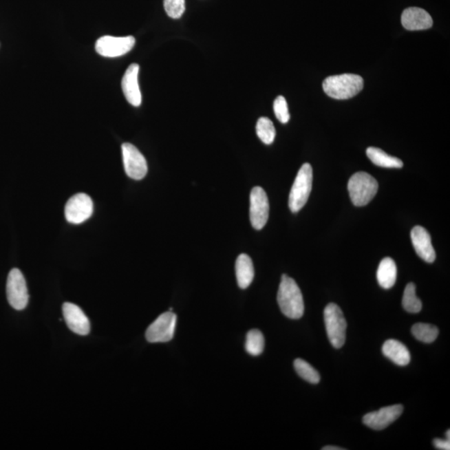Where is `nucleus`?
Instances as JSON below:
<instances>
[{
    "mask_svg": "<svg viewBox=\"0 0 450 450\" xmlns=\"http://www.w3.org/2000/svg\"><path fill=\"white\" fill-rule=\"evenodd\" d=\"M277 300L280 310L286 317L299 319L305 313V303L297 283L289 276L283 275Z\"/></svg>",
    "mask_w": 450,
    "mask_h": 450,
    "instance_id": "1",
    "label": "nucleus"
},
{
    "mask_svg": "<svg viewBox=\"0 0 450 450\" xmlns=\"http://www.w3.org/2000/svg\"><path fill=\"white\" fill-rule=\"evenodd\" d=\"M364 88V80L353 74L334 75L323 83V92L335 100H348L357 96Z\"/></svg>",
    "mask_w": 450,
    "mask_h": 450,
    "instance_id": "2",
    "label": "nucleus"
},
{
    "mask_svg": "<svg viewBox=\"0 0 450 450\" xmlns=\"http://www.w3.org/2000/svg\"><path fill=\"white\" fill-rule=\"evenodd\" d=\"M348 189L351 201L355 206H365L376 195L378 184L369 173L358 172L351 176Z\"/></svg>",
    "mask_w": 450,
    "mask_h": 450,
    "instance_id": "3",
    "label": "nucleus"
},
{
    "mask_svg": "<svg viewBox=\"0 0 450 450\" xmlns=\"http://www.w3.org/2000/svg\"><path fill=\"white\" fill-rule=\"evenodd\" d=\"M313 183V169L310 164H303L292 186L289 197V207L292 212H299L307 203Z\"/></svg>",
    "mask_w": 450,
    "mask_h": 450,
    "instance_id": "4",
    "label": "nucleus"
},
{
    "mask_svg": "<svg viewBox=\"0 0 450 450\" xmlns=\"http://www.w3.org/2000/svg\"><path fill=\"white\" fill-rule=\"evenodd\" d=\"M328 338L335 349H341L346 339L347 322L336 303H330L323 312Z\"/></svg>",
    "mask_w": 450,
    "mask_h": 450,
    "instance_id": "5",
    "label": "nucleus"
},
{
    "mask_svg": "<svg viewBox=\"0 0 450 450\" xmlns=\"http://www.w3.org/2000/svg\"><path fill=\"white\" fill-rule=\"evenodd\" d=\"M6 293L8 301L14 310L25 309L29 302V293L25 279L18 268H13L8 276Z\"/></svg>",
    "mask_w": 450,
    "mask_h": 450,
    "instance_id": "6",
    "label": "nucleus"
},
{
    "mask_svg": "<svg viewBox=\"0 0 450 450\" xmlns=\"http://www.w3.org/2000/svg\"><path fill=\"white\" fill-rule=\"evenodd\" d=\"M177 317L173 312L162 314L151 323L146 331V339L150 343H165L171 341L175 334Z\"/></svg>",
    "mask_w": 450,
    "mask_h": 450,
    "instance_id": "7",
    "label": "nucleus"
},
{
    "mask_svg": "<svg viewBox=\"0 0 450 450\" xmlns=\"http://www.w3.org/2000/svg\"><path fill=\"white\" fill-rule=\"evenodd\" d=\"M93 211L92 198L86 193H77L71 197L65 205V218L71 224H80L92 217Z\"/></svg>",
    "mask_w": 450,
    "mask_h": 450,
    "instance_id": "8",
    "label": "nucleus"
},
{
    "mask_svg": "<svg viewBox=\"0 0 450 450\" xmlns=\"http://www.w3.org/2000/svg\"><path fill=\"white\" fill-rule=\"evenodd\" d=\"M134 45L136 39L133 36L114 37L105 35L98 39L96 50L101 56L116 58L129 53Z\"/></svg>",
    "mask_w": 450,
    "mask_h": 450,
    "instance_id": "9",
    "label": "nucleus"
},
{
    "mask_svg": "<svg viewBox=\"0 0 450 450\" xmlns=\"http://www.w3.org/2000/svg\"><path fill=\"white\" fill-rule=\"evenodd\" d=\"M126 175L133 180H140L147 175L148 164L145 158L136 146L125 143L122 145Z\"/></svg>",
    "mask_w": 450,
    "mask_h": 450,
    "instance_id": "10",
    "label": "nucleus"
},
{
    "mask_svg": "<svg viewBox=\"0 0 450 450\" xmlns=\"http://www.w3.org/2000/svg\"><path fill=\"white\" fill-rule=\"evenodd\" d=\"M270 213V204L266 191L261 187H255L250 193V222L255 230L266 226Z\"/></svg>",
    "mask_w": 450,
    "mask_h": 450,
    "instance_id": "11",
    "label": "nucleus"
},
{
    "mask_svg": "<svg viewBox=\"0 0 450 450\" xmlns=\"http://www.w3.org/2000/svg\"><path fill=\"white\" fill-rule=\"evenodd\" d=\"M403 411H404V407L401 405L388 406V407L382 408L378 411L365 414L363 417V423L367 427L374 430L385 429L398 420L401 416Z\"/></svg>",
    "mask_w": 450,
    "mask_h": 450,
    "instance_id": "12",
    "label": "nucleus"
},
{
    "mask_svg": "<svg viewBox=\"0 0 450 450\" xmlns=\"http://www.w3.org/2000/svg\"><path fill=\"white\" fill-rule=\"evenodd\" d=\"M63 314L66 325L74 333L87 335L90 332V323L84 311L74 303H65L63 306Z\"/></svg>",
    "mask_w": 450,
    "mask_h": 450,
    "instance_id": "13",
    "label": "nucleus"
},
{
    "mask_svg": "<svg viewBox=\"0 0 450 450\" xmlns=\"http://www.w3.org/2000/svg\"><path fill=\"white\" fill-rule=\"evenodd\" d=\"M140 66L137 64L129 65L122 80V89L126 100L134 107H139L142 103V96L139 86Z\"/></svg>",
    "mask_w": 450,
    "mask_h": 450,
    "instance_id": "14",
    "label": "nucleus"
},
{
    "mask_svg": "<svg viewBox=\"0 0 450 450\" xmlns=\"http://www.w3.org/2000/svg\"><path fill=\"white\" fill-rule=\"evenodd\" d=\"M402 25L410 31L425 30L433 25V19L427 11L420 8H408L403 12Z\"/></svg>",
    "mask_w": 450,
    "mask_h": 450,
    "instance_id": "15",
    "label": "nucleus"
},
{
    "mask_svg": "<svg viewBox=\"0 0 450 450\" xmlns=\"http://www.w3.org/2000/svg\"><path fill=\"white\" fill-rule=\"evenodd\" d=\"M411 240L417 255L427 263L436 260V251L432 246L431 236L424 227L416 226L411 231Z\"/></svg>",
    "mask_w": 450,
    "mask_h": 450,
    "instance_id": "16",
    "label": "nucleus"
},
{
    "mask_svg": "<svg viewBox=\"0 0 450 450\" xmlns=\"http://www.w3.org/2000/svg\"><path fill=\"white\" fill-rule=\"evenodd\" d=\"M382 352L394 364L400 366L408 365L411 359L407 347L396 339L387 341L382 347Z\"/></svg>",
    "mask_w": 450,
    "mask_h": 450,
    "instance_id": "17",
    "label": "nucleus"
},
{
    "mask_svg": "<svg viewBox=\"0 0 450 450\" xmlns=\"http://www.w3.org/2000/svg\"><path fill=\"white\" fill-rule=\"evenodd\" d=\"M235 273L237 282L242 289H247L255 277L254 266L250 256L242 254L236 260Z\"/></svg>",
    "mask_w": 450,
    "mask_h": 450,
    "instance_id": "18",
    "label": "nucleus"
},
{
    "mask_svg": "<svg viewBox=\"0 0 450 450\" xmlns=\"http://www.w3.org/2000/svg\"><path fill=\"white\" fill-rule=\"evenodd\" d=\"M397 279V266L392 258H385L378 266L377 279L378 284L388 290L394 286Z\"/></svg>",
    "mask_w": 450,
    "mask_h": 450,
    "instance_id": "19",
    "label": "nucleus"
},
{
    "mask_svg": "<svg viewBox=\"0 0 450 450\" xmlns=\"http://www.w3.org/2000/svg\"><path fill=\"white\" fill-rule=\"evenodd\" d=\"M366 155L369 159L377 167L390 169H400L403 167V162L396 157L387 155L382 149L374 147H369L366 150Z\"/></svg>",
    "mask_w": 450,
    "mask_h": 450,
    "instance_id": "20",
    "label": "nucleus"
},
{
    "mask_svg": "<svg viewBox=\"0 0 450 450\" xmlns=\"http://www.w3.org/2000/svg\"><path fill=\"white\" fill-rule=\"evenodd\" d=\"M402 305L409 313L417 314L421 311V300L416 296V287L414 283H409L406 286L403 295Z\"/></svg>",
    "mask_w": 450,
    "mask_h": 450,
    "instance_id": "21",
    "label": "nucleus"
},
{
    "mask_svg": "<svg viewBox=\"0 0 450 450\" xmlns=\"http://www.w3.org/2000/svg\"><path fill=\"white\" fill-rule=\"evenodd\" d=\"M411 331L418 341L427 343L436 341L440 334L439 329L436 326L424 323H416L413 325Z\"/></svg>",
    "mask_w": 450,
    "mask_h": 450,
    "instance_id": "22",
    "label": "nucleus"
},
{
    "mask_svg": "<svg viewBox=\"0 0 450 450\" xmlns=\"http://www.w3.org/2000/svg\"><path fill=\"white\" fill-rule=\"evenodd\" d=\"M294 366L299 376L310 383V384L317 385L321 381V375H319L318 371L303 359L296 358Z\"/></svg>",
    "mask_w": 450,
    "mask_h": 450,
    "instance_id": "23",
    "label": "nucleus"
},
{
    "mask_svg": "<svg viewBox=\"0 0 450 450\" xmlns=\"http://www.w3.org/2000/svg\"><path fill=\"white\" fill-rule=\"evenodd\" d=\"M256 133L264 144H271L276 136L273 122L266 117L260 118L256 125Z\"/></svg>",
    "mask_w": 450,
    "mask_h": 450,
    "instance_id": "24",
    "label": "nucleus"
},
{
    "mask_svg": "<svg viewBox=\"0 0 450 450\" xmlns=\"http://www.w3.org/2000/svg\"><path fill=\"white\" fill-rule=\"evenodd\" d=\"M246 349L253 356L261 354L264 349V337L261 331L252 330L248 331L246 337Z\"/></svg>",
    "mask_w": 450,
    "mask_h": 450,
    "instance_id": "25",
    "label": "nucleus"
},
{
    "mask_svg": "<svg viewBox=\"0 0 450 450\" xmlns=\"http://www.w3.org/2000/svg\"><path fill=\"white\" fill-rule=\"evenodd\" d=\"M164 7L169 17L180 19L185 11V0H164Z\"/></svg>",
    "mask_w": 450,
    "mask_h": 450,
    "instance_id": "26",
    "label": "nucleus"
},
{
    "mask_svg": "<svg viewBox=\"0 0 450 450\" xmlns=\"http://www.w3.org/2000/svg\"><path fill=\"white\" fill-rule=\"evenodd\" d=\"M274 111L276 118L282 124H286L289 122L290 114L289 108L286 98L283 96H278L274 102Z\"/></svg>",
    "mask_w": 450,
    "mask_h": 450,
    "instance_id": "27",
    "label": "nucleus"
},
{
    "mask_svg": "<svg viewBox=\"0 0 450 450\" xmlns=\"http://www.w3.org/2000/svg\"><path fill=\"white\" fill-rule=\"evenodd\" d=\"M433 444L434 447L437 449L449 450L450 449V440H433Z\"/></svg>",
    "mask_w": 450,
    "mask_h": 450,
    "instance_id": "28",
    "label": "nucleus"
},
{
    "mask_svg": "<svg viewBox=\"0 0 450 450\" xmlns=\"http://www.w3.org/2000/svg\"><path fill=\"white\" fill-rule=\"evenodd\" d=\"M323 450H343L345 449H342L341 447H336V446H325L322 449Z\"/></svg>",
    "mask_w": 450,
    "mask_h": 450,
    "instance_id": "29",
    "label": "nucleus"
},
{
    "mask_svg": "<svg viewBox=\"0 0 450 450\" xmlns=\"http://www.w3.org/2000/svg\"><path fill=\"white\" fill-rule=\"evenodd\" d=\"M446 437H447L448 440H450V431H449V429L448 430L447 432H446Z\"/></svg>",
    "mask_w": 450,
    "mask_h": 450,
    "instance_id": "30",
    "label": "nucleus"
}]
</instances>
